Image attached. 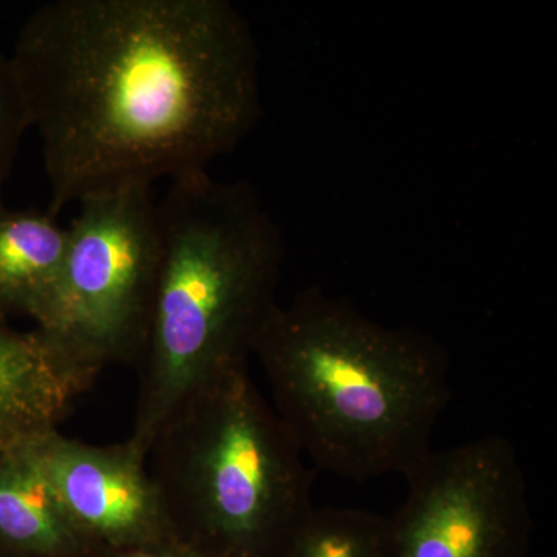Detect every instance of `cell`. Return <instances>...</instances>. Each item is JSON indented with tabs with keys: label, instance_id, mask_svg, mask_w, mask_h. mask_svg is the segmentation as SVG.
<instances>
[{
	"label": "cell",
	"instance_id": "cell-11",
	"mask_svg": "<svg viewBox=\"0 0 557 557\" xmlns=\"http://www.w3.org/2000/svg\"><path fill=\"white\" fill-rule=\"evenodd\" d=\"M384 518L362 509L307 512L278 557H379Z\"/></svg>",
	"mask_w": 557,
	"mask_h": 557
},
{
	"label": "cell",
	"instance_id": "cell-10",
	"mask_svg": "<svg viewBox=\"0 0 557 557\" xmlns=\"http://www.w3.org/2000/svg\"><path fill=\"white\" fill-rule=\"evenodd\" d=\"M32 443L0 453V548L30 557H94Z\"/></svg>",
	"mask_w": 557,
	"mask_h": 557
},
{
	"label": "cell",
	"instance_id": "cell-3",
	"mask_svg": "<svg viewBox=\"0 0 557 557\" xmlns=\"http://www.w3.org/2000/svg\"><path fill=\"white\" fill-rule=\"evenodd\" d=\"M157 212L159 270L127 438L146 457L188 399L247 366L284 259L276 223L247 183L208 171L172 180Z\"/></svg>",
	"mask_w": 557,
	"mask_h": 557
},
{
	"label": "cell",
	"instance_id": "cell-8",
	"mask_svg": "<svg viewBox=\"0 0 557 557\" xmlns=\"http://www.w3.org/2000/svg\"><path fill=\"white\" fill-rule=\"evenodd\" d=\"M98 375L39 329H14L0 310V453L58 431Z\"/></svg>",
	"mask_w": 557,
	"mask_h": 557
},
{
	"label": "cell",
	"instance_id": "cell-13",
	"mask_svg": "<svg viewBox=\"0 0 557 557\" xmlns=\"http://www.w3.org/2000/svg\"><path fill=\"white\" fill-rule=\"evenodd\" d=\"M94 557H205L194 552L178 542L170 544L150 545V547H139L131 549H120V552L100 553Z\"/></svg>",
	"mask_w": 557,
	"mask_h": 557
},
{
	"label": "cell",
	"instance_id": "cell-7",
	"mask_svg": "<svg viewBox=\"0 0 557 557\" xmlns=\"http://www.w3.org/2000/svg\"><path fill=\"white\" fill-rule=\"evenodd\" d=\"M69 519L95 555L175 541L148 457L129 442L87 445L50 432L32 443Z\"/></svg>",
	"mask_w": 557,
	"mask_h": 557
},
{
	"label": "cell",
	"instance_id": "cell-9",
	"mask_svg": "<svg viewBox=\"0 0 557 557\" xmlns=\"http://www.w3.org/2000/svg\"><path fill=\"white\" fill-rule=\"evenodd\" d=\"M69 231L49 212L0 207V310L46 329L60 299Z\"/></svg>",
	"mask_w": 557,
	"mask_h": 557
},
{
	"label": "cell",
	"instance_id": "cell-6",
	"mask_svg": "<svg viewBox=\"0 0 557 557\" xmlns=\"http://www.w3.org/2000/svg\"><path fill=\"white\" fill-rule=\"evenodd\" d=\"M405 479L408 496L384 518L379 557H528L527 480L507 438L432 449Z\"/></svg>",
	"mask_w": 557,
	"mask_h": 557
},
{
	"label": "cell",
	"instance_id": "cell-5",
	"mask_svg": "<svg viewBox=\"0 0 557 557\" xmlns=\"http://www.w3.org/2000/svg\"><path fill=\"white\" fill-rule=\"evenodd\" d=\"M78 205L60 299L39 330L101 373L141 357L159 270V212L149 188L97 194Z\"/></svg>",
	"mask_w": 557,
	"mask_h": 557
},
{
	"label": "cell",
	"instance_id": "cell-1",
	"mask_svg": "<svg viewBox=\"0 0 557 557\" xmlns=\"http://www.w3.org/2000/svg\"><path fill=\"white\" fill-rule=\"evenodd\" d=\"M42 143L47 212L207 172L247 137L259 58L228 0H54L9 57Z\"/></svg>",
	"mask_w": 557,
	"mask_h": 557
},
{
	"label": "cell",
	"instance_id": "cell-12",
	"mask_svg": "<svg viewBox=\"0 0 557 557\" xmlns=\"http://www.w3.org/2000/svg\"><path fill=\"white\" fill-rule=\"evenodd\" d=\"M30 129L9 57L0 53V207L2 189L16 160L21 139Z\"/></svg>",
	"mask_w": 557,
	"mask_h": 557
},
{
	"label": "cell",
	"instance_id": "cell-2",
	"mask_svg": "<svg viewBox=\"0 0 557 557\" xmlns=\"http://www.w3.org/2000/svg\"><path fill=\"white\" fill-rule=\"evenodd\" d=\"M274 410L302 454L350 480L408 475L449 399L437 343L370 321L318 289L271 309L256 336Z\"/></svg>",
	"mask_w": 557,
	"mask_h": 557
},
{
	"label": "cell",
	"instance_id": "cell-14",
	"mask_svg": "<svg viewBox=\"0 0 557 557\" xmlns=\"http://www.w3.org/2000/svg\"><path fill=\"white\" fill-rule=\"evenodd\" d=\"M0 557H30V556H24V555H20V553H13V552H9V549L0 548Z\"/></svg>",
	"mask_w": 557,
	"mask_h": 557
},
{
	"label": "cell",
	"instance_id": "cell-4",
	"mask_svg": "<svg viewBox=\"0 0 557 557\" xmlns=\"http://www.w3.org/2000/svg\"><path fill=\"white\" fill-rule=\"evenodd\" d=\"M148 467L172 536L205 557H278L313 508L302 450L248 366L180 408Z\"/></svg>",
	"mask_w": 557,
	"mask_h": 557
}]
</instances>
